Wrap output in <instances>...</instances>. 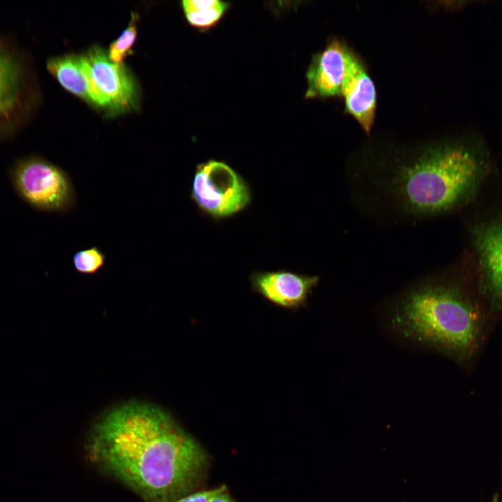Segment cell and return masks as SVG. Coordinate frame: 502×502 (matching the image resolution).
I'll return each instance as SVG.
<instances>
[{
	"mask_svg": "<svg viewBox=\"0 0 502 502\" xmlns=\"http://www.w3.org/2000/svg\"><path fill=\"white\" fill-rule=\"evenodd\" d=\"M91 457L151 502H171L199 480L206 455L162 409L130 401L105 413L89 441Z\"/></svg>",
	"mask_w": 502,
	"mask_h": 502,
	"instance_id": "cell-1",
	"label": "cell"
},
{
	"mask_svg": "<svg viewBox=\"0 0 502 502\" xmlns=\"http://www.w3.org/2000/svg\"><path fill=\"white\" fill-rule=\"evenodd\" d=\"M478 139L434 148L393 173L390 190L404 208L429 215L451 210L474 193L485 173V151Z\"/></svg>",
	"mask_w": 502,
	"mask_h": 502,
	"instance_id": "cell-2",
	"label": "cell"
},
{
	"mask_svg": "<svg viewBox=\"0 0 502 502\" xmlns=\"http://www.w3.org/2000/svg\"><path fill=\"white\" fill-rule=\"evenodd\" d=\"M406 335L446 352L464 356L476 347L480 312L458 288L430 283L411 291L394 317Z\"/></svg>",
	"mask_w": 502,
	"mask_h": 502,
	"instance_id": "cell-3",
	"label": "cell"
},
{
	"mask_svg": "<svg viewBox=\"0 0 502 502\" xmlns=\"http://www.w3.org/2000/svg\"><path fill=\"white\" fill-rule=\"evenodd\" d=\"M38 100L27 55L0 35V140L12 137L27 124Z\"/></svg>",
	"mask_w": 502,
	"mask_h": 502,
	"instance_id": "cell-4",
	"label": "cell"
},
{
	"mask_svg": "<svg viewBox=\"0 0 502 502\" xmlns=\"http://www.w3.org/2000/svg\"><path fill=\"white\" fill-rule=\"evenodd\" d=\"M8 174L17 195L38 211L62 213L74 205L75 194L69 175L43 157L20 158Z\"/></svg>",
	"mask_w": 502,
	"mask_h": 502,
	"instance_id": "cell-5",
	"label": "cell"
},
{
	"mask_svg": "<svg viewBox=\"0 0 502 502\" xmlns=\"http://www.w3.org/2000/svg\"><path fill=\"white\" fill-rule=\"evenodd\" d=\"M190 199L202 213L220 220L246 208L251 191L245 179L228 164L210 160L196 166Z\"/></svg>",
	"mask_w": 502,
	"mask_h": 502,
	"instance_id": "cell-6",
	"label": "cell"
},
{
	"mask_svg": "<svg viewBox=\"0 0 502 502\" xmlns=\"http://www.w3.org/2000/svg\"><path fill=\"white\" fill-rule=\"evenodd\" d=\"M83 57L96 90L106 103V109L118 112L135 106L136 86L122 63L111 61L98 46L93 47Z\"/></svg>",
	"mask_w": 502,
	"mask_h": 502,
	"instance_id": "cell-7",
	"label": "cell"
},
{
	"mask_svg": "<svg viewBox=\"0 0 502 502\" xmlns=\"http://www.w3.org/2000/svg\"><path fill=\"white\" fill-rule=\"evenodd\" d=\"M319 280L287 270L258 271L250 275L252 291L272 305L290 311L306 306Z\"/></svg>",
	"mask_w": 502,
	"mask_h": 502,
	"instance_id": "cell-8",
	"label": "cell"
},
{
	"mask_svg": "<svg viewBox=\"0 0 502 502\" xmlns=\"http://www.w3.org/2000/svg\"><path fill=\"white\" fill-rule=\"evenodd\" d=\"M352 51L337 39L313 55L306 73V98L340 96Z\"/></svg>",
	"mask_w": 502,
	"mask_h": 502,
	"instance_id": "cell-9",
	"label": "cell"
},
{
	"mask_svg": "<svg viewBox=\"0 0 502 502\" xmlns=\"http://www.w3.org/2000/svg\"><path fill=\"white\" fill-rule=\"evenodd\" d=\"M340 96L344 98L345 111L369 134L375 116L376 89L365 66L353 52Z\"/></svg>",
	"mask_w": 502,
	"mask_h": 502,
	"instance_id": "cell-10",
	"label": "cell"
},
{
	"mask_svg": "<svg viewBox=\"0 0 502 502\" xmlns=\"http://www.w3.org/2000/svg\"><path fill=\"white\" fill-rule=\"evenodd\" d=\"M473 235L487 287L502 307V216L478 225Z\"/></svg>",
	"mask_w": 502,
	"mask_h": 502,
	"instance_id": "cell-11",
	"label": "cell"
},
{
	"mask_svg": "<svg viewBox=\"0 0 502 502\" xmlns=\"http://www.w3.org/2000/svg\"><path fill=\"white\" fill-rule=\"evenodd\" d=\"M49 73L67 91L99 107L106 103L96 90L83 55L66 54L50 57L46 63Z\"/></svg>",
	"mask_w": 502,
	"mask_h": 502,
	"instance_id": "cell-12",
	"label": "cell"
},
{
	"mask_svg": "<svg viewBox=\"0 0 502 502\" xmlns=\"http://www.w3.org/2000/svg\"><path fill=\"white\" fill-rule=\"evenodd\" d=\"M105 254L93 246L75 253L73 263L77 272L84 275H93L105 265Z\"/></svg>",
	"mask_w": 502,
	"mask_h": 502,
	"instance_id": "cell-13",
	"label": "cell"
},
{
	"mask_svg": "<svg viewBox=\"0 0 502 502\" xmlns=\"http://www.w3.org/2000/svg\"><path fill=\"white\" fill-rule=\"evenodd\" d=\"M137 16L133 14L128 26L120 37L111 44L107 54L111 61L121 63L128 54L137 37Z\"/></svg>",
	"mask_w": 502,
	"mask_h": 502,
	"instance_id": "cell-14",
	"label": "cell"
},
{
	"mask_svg": "<svg viewBox=\"0 0 502 502\" xmlns=\"http://www.w3.org/2000/svg\"><path fill=\"white\" fill-rule=\"evenodd\" d=\"M229 3L223 1L220 6L185 12L188 22L199 29H208L215 25L222 17Z\"/></svg>",
	"mask_w": 502,
	"mask_h": 502,
	"instance_id": "cell-15",
	"label": "cell"
},
{
	"mask_svg": "<svg viewBox=\"0 0 502 502\" xmlns=\"http://www.w3.org/2000/svg\"><path fill=\"white\" fill-rule=\"evenodd\" d=\"M222 2L218 0H185L182 1V6L184 12H186L215 7Z\"/></svg>",
	"mask_w": 502,
	"mask_h": 502,
	"instance_id": "cell-16",
	"label": "cell"
},
{
	"mask_svg": "<svg viewBox=\"0 0 502 502\" xmlns=\"http://www.w3.org/2000/svg\"><path fill=\"white\" fill-rule=\"evenodd\" d=\"M220 489V487L216 489L195 493L182 498L176 502H208Z\"/></svg>",
	"mask_w": 502,
	"mask_h": 502,
	"instance_id": "cell-17",
	"label": "cell"
},
{
	"mask_svg": "<svg viewBox=\"0 0 502 502\" xmlns=\"http://www.w3.org/2000/svg\"><path fill=\"white\" fill-rule=\"evenodd\" d=\"M208 502H234L226 490L225 486L220 487V491L210 499Z\"/></svg>",
	"mask_w": 502,
	"mask_h": 502,
	"instance_id": "cell-18",
	"label": "cell"
},
{
	"mask_svg": "<svg viewBox=\"0 0 502 502\" xmlns=\"http://www.w3.org/2000/svg\"><path fill=\"white\" fill-rule=\"evenodd\" d=\"M489 502H499L498 494H496L495 495H494L493 497L492 498V499L490 500V501H489Z\"/></svg>",
	"mask_w": 502,
	"mask_h": 502,
	"instance_id": "cell-19",
	"label": "cell"
}]
</instances>
